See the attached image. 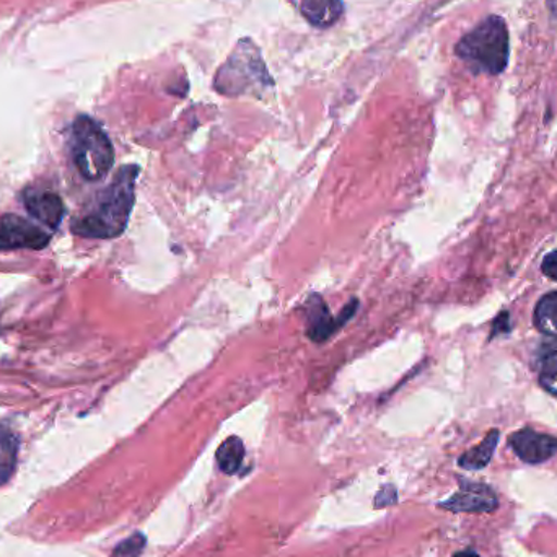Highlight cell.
<instances>
[{"label":"cell","mask_w":557,"mask_h":557,"mask_svg":"<svg viewBox=\"0 0 557 557\" xmlns=\"http://www.w3.org/2000/svg\"><path fill=\"white\" fill-rule=\"evenodd\" d=\"M139 172L137 165L121 166L110 185L104 186L72 221V232L94 240L120 237L129 224Z\"/></svg>","instance_id":"6da1fadb"},{"label":"cell","mask_w":557,"mask_h":557,"mask_svg":"<svg viewBox=\"0 0 557 557\" xmlns=\"http://www.w3.org/2000/svg\"><path fill=\"white\" fill-rule=\"evenodd\" d=\"M455 54L473 74L499 75L509 64V29L503 16L491 15L455 46Z\"/></svg>","instance_id":"7a4b0ae2"},{"label":"cell","mask_w":557,"mask_h":557,"mask_svg":"<svg viewBox=\"0 0 557 557\" xmlns=\"http://www.w3.org/2000/svg\"><path fill=\"white\" fill-rule=\"evenodd\" d=\"M69 149L78 173L88 182H100L113 169V144L94 117L82 114L74 121Z\"/></svg>","instance_id":"3957f363"},{"label":"cell","mask_w":557,"mask_h":557,"mask_svg":"<svg viewBox=\"0 0 557 557\" xmlns=\"http://www.w3.org/2000/svg\"><path fill=\"white\" fill-rule=\"evenodd\" d=\"M273 85L260 52L250 39L238 42L228 61L215 77V88L224 95H238L251 87Z\"/></svg>","instance_id":"277c9868"},{"label":"cell","mask_w":557,"mask_h":557,"mask_svg":"<svg viewBox=\"0 0 557 557\" xmlns=\"http://www.w3.org/2000/svg\"><path fill=\"white\" fill-rule=\"evenodd\" d=\"M51 235L16 214L0 218V253L13 250L38 251L48 247Z\"/></svg>","instance_id":"5b68a950"},{"label":"cell","mask_w":557,"mask_h":557,"mask_svg":"<svg viewBox=\"0 0 557 557\" xmlns=\"http://www.w3.org/2000/svg\"><path fill=\"white\" fill-rule=\"evenodd\" d=\"M357 307H359V301L352 300L341 311L339 317L334 318L330 310H327L323 298L317 294L311 295L307 304H305V310H307V336L314 341V343H324L352 318Z\"/></svg>","instance_id":"8992f818"},{"label":"cell","mask_w":557,"mask_h":557,"mask_svg":"<svg viewBox=\"0 0 557 557\" xmlns=\"http://www.w3.org/2000/svg\"><path fill=\"white\" fill-rule=\"evenodd\" d=\"M509 445L520 460L540 465L557 455V437L525 428L510 435Z\"/></svg>","instance_id":"52a82bcc"},{"label":"cell","mask_w":557,"mask_h":557,"mask_svg":"<svg viewBox=\"0 0 557 557\" xmlns=\"http://www.w3.org/2000/svg\"><path fill=\"white\" fill-rule=\"evenodd\" d=\"M460 487L457 494L441 504L442 509L451 512H493L499 506L496 493L486 484L461 480Z\"/></svg>","instance_id":"ba28073f"},{"label":"cell","mask_w":557,"mask_h":557,"mask_svg":"<svg viewBox=\"0 0 557 557\" xmlns=\"http://www.w3.org/2000/svg\"><path fill=\"white\" fill-rule=\"evenodd\" d=\"M23 205L33 219L52 231L58 228L64 219V202L55 193L48 189H26L23 193Z\"/></svg>","instance_id":"9c48e42d"},{"label":"cell","mask_w":557,"mask_h":557,"mask_svg":"<svg viewBox=\"0 0 557 557\" xmlns=\"http://www.w3.org/2000/svg\"><path fill=\"white\" fill-rule=\"evenodd\" d=\"M301 15L317 28H330L343 16L344 3L341 0H301Z\"/></svg>","instance_id":"30bf717a"},{"label":"cell","mask_w":557,"mask_h":557,"mask_svg":"<svg viewBox=\"0 0 557 557\" xmlns=\"http://www.w3.org/2000/svg\"><path fill=\"white\" fill-rule=\"evenodd\" d=\"M500 432L497 429H493L490 434L484 437L476 447L468 450L467 454L461 455L458 465L465 470H483L493 460L494 451H496L497 444H499Z\"/></svg>","instance_id":"8fae6325"},{"label":"cell","mask_w":557,"mask_h":557,"mask_svg":"<svg viewBox=\"0 0 557 557\" xmlns=\"http://www.w3.org/2000/svg\"><path fill=\"white\" fill-rule=\"evenodd\" d=\"M533 323L540 333L545 334L549 339L555 341L557 346V290L545 295L536 304L535 313H533Z\"/></svg>","instance_id":"7c38bea8"},{"label":"cell","mask_w":557,"mask_h":557,"mask_svg":"<svg viewBox=\"0 0 557 557\" xmlns=\"http://www.w3.org/2000/svg\"><path fill=\"white\" fill-rule=\"evenodd\" d=\"M16 458H18V441L9 429L0 425V486L12 480Z\"/></svg>","instance_id":"4fadbf2b"},{"label":"cell","mask_w":557,"mask_h":557,"mask_svg":"<svg viewBox=\"0 0 557 557\" xmlns=\"http://www.w3.org/2000/svg\"><path fill=\"white\" fill-rule=\"evenodd\" d=\"M219 468L225 474H235L240 470L245 458V445L238 437H228L224 444L219 447L218 455Z\"/></svg>","instance_id":"5bb4252c"},{"label":"cell","mask_w":557,"mask_h":557,"mask_svg":"<svg viewBox=\"0 0 557 557\" xmlns=\"http://www.w3.org/2000/svg\"><path fill=\"white\" fill-rule=\"evenodd\" d=\"M540 383L557 398V346L548 347L540 360Z\"/></svg>","instance_id":"9a60e30c"},{"label":"cell","mask_w":557,"mask_h":557,"mask_svg":"<svg viewBox=\"0 0 557 557\" xmlns=\"http://www.w3.org/2000/svg\"><path fill=\"white\" fill-rule=\"evenodd\" d=\"M146 536L143 533H134L129 539L121 542L120 545L114 548L111 557H140L143 556L144 549H146Z\"/></svg>","instance_id":"2e32d148"},{"label":"cell","mask_w":557,"mask_h":557,"mask_svg":"<svg viewBox=\"0 0 557 557\" xmlns=\"http://www.w3.org/2000/svg\"><path fill=\"white\" fill-rule=\"evenodd\" d=\"M510 333V313L509 311H503L499 317L496 318L493 324V333H491V339L499 336V334Z\"/></svg>","instance_id":"e0dca14e"},{"label":"cell","mask_w":557,"mask_h":557,"mask_svg":"<svg viewBox=\"0 0 557 557\" xmlns=\"http://www.w3.org/2000/svg\"><path fill=\"white\" fill-rule=\"evenodd\" d=\"M542 271L545 276L557 281V250L549 253L548 257L543 260Z\"/></svg>","instance_id":"ac0fdd59"},{"label":"cell","mask_w":557,"mask_h":557,"mask_svg":"<svg viewBox=\"0 0 557 557\" xmlns=\"http://www.w3.org/2000/svg\"><path fill=\"white\" fill-rule=\"evenodd\" d=\"M546 3H548L549 12H552V15L557 18V0H546Z\"/></svg>","instance_id":"d6986e66"},{"label":"cell","mask_w":557,"mask_h":557,"mask_svg":"<svg viewBox=\"0 0 557 557\" xmlns=\"http://www.w3.org/2000/svg\"><path fill=\"white\" fill-rule=\"evenodd\" d=\"M454 557H481L480 555H476V553L473 552H461L457 553Z\"/></svg>","instance_id":"ffe728a7"}]
</instances>
